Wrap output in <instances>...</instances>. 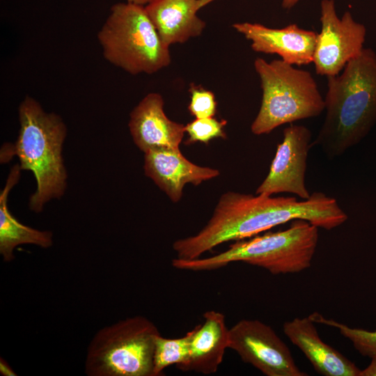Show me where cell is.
Here are the masks:
<instances>
[{"mask_svg":"<svg viewBox=\"0 0 376 376\" xmlns=\"http://www.w3.org/2000/svg\"><path fill=\"white\" fill-rule=\"evenodd\" d=\"M320 21L313 63L318 75L336 76L363 49L367 30L350 11L338 17L334 0L321 1Z\"/></svg>","mask_w":376,"mask_h":376,"instance_id":"8","label":"cell"},{"mask_svg":"<svg viewBox=\"0 0 376 376\" xmlns=\"http://www.w3.org/2000/svg\"><path fill=\"white\" fill-rule=\"evenodd\" d=\"M233 27L251 41V49L267 54H277L283 61L293 65L313 63L317 33L290 24L281 29L263 24L240 22Z\"/></svg>","mask_w":376,"mask_h":376,"instance_id":"11","label":"cell"},{"mask_svg":"<svg viewBox=\"0 0 376 376\" xmlns=\"http://www.w3.org/2000/svg\"><path fill=\"white\" fill-rule=\"evenodd\" d=\"M146 175L174 203L178 202L185 185H198L217 177V169L201 166L185 158L178 150L160 149L145 152Z\"/></svg>","mask_w":376,"mask_h":376,"instance_id":"13","label":"cell"},{"mask_svg":"<svg viewBox=\"0 0 376 376\" xmlns=\"http://www.w3.org/2000/svg\"><path fill=\"white\" fill-rule=\"evenodd\" d=\"M201 0H152L145 9L163 42L168 47L199 36L205 22L197 12Z\"/></svg>","mask_w":376,"mask_h":376,"instance_id":"16","label":"cell"},{"mask_svg":"<svg viewBox=\"0 0 376 376\" xmlns=\"http://www.w3.org/2000/svg\"><path fill=\"white\" fill-rule=\"evenodd\" d=\"M226 123L225 120H218L213 117L196 118L185 125V132L189 134V142L208 143L215 138L226 139L224 127Z\"/></svg>","mask_w":376,"mask_h":376,"instance_id":"20","label":"cell"},{"mask_svg":"<svg viewBox=\"0 0 376 376\" xmlns=\"http://www.w3.org/2000/svg\"><path fill=\"white\" fill-rule=\"evenodd\" d=\"M327 79L325 117L312 146L333 159L359 143L376 123V52L364 47L339 75Z\"/></svg>","mask_w":376,"mask_h":376,"instance_id":"2","label":"cell"},{"mask_svg":"<svg viewBox=\"0 0 376 376\" xmlns=\"http://www.w3.org/2000/svg\"><path fill=\"white\" fill-rule=\"evenodd\" d=\"M192 331L184 336L168 338L158 335L155 338L154 350V376H160L167 367L175 365L180 369L188 361Z\"/></svg>","mask_w":376,"mask_h":376,"instance_id":"18","label":"cell"},{"mask_svg":"<svg viewBox=\"0 0 376 376\" xmlns=\"http://www.w3.org/2000/svg\"><path fill=\"white\" fill-rule=\"evenodd\" d=\"M97 39L104 58L133 75L155 73L171 61L169 47L143 6L127 1L113 5Z\"/></svg>","mask_w":376,"mask_h":376,"instance_id":"6","label":"cell"},{"mask_svg":"<svg viewBox=\"0 0 376 376\" xmlns=\"http://www.w3.org/2000/svg\"><path fill=\"white\" fill-rule=\"evenodd\" d=\"M318 227L304 219H294L284 230L241 240L218 254L192 260L173 258L172 266L188 271H210L234 262H243L272 274L301 272L309 268L319 239Z\"/></svg>","mask_w":376,"mask_h":376,"instance_id":"4","label":"cell"},{"mask_svg":"<svg viewBox=\"0 0 376 376\" xmlns=\"http://www.w3.org/2000/svg\"><path fill=\"white\" fill-rule=\"evenodd\" d=\"M253 65L263 95L251 125L253 134H269L282 125L317 117L324 111V99L310 72L281 59L267 62L257 58Z\"/></svg>","mask_w":376,"mask_h":376,"instance_id":"5","label":"cell"},{"mask_svg":"<svg viewBox=\"0 0 376 376\" xmlns=\"http://www.w3.org/2000/svg\"><path fill=\"white\" fill-rule=\"evenodd\" d=\"M311 138V130L304 125L291 124L283 130V141L277 146L269 173L256 194L290 193L302 200L311 196L306 187L305 175Z\"/></svg>","mask_w":376,"mask_h":376,"instance_id":"10","label":"cell"},{"mask_svg":"<svg viewBox=\"0 0 376 376\" xmlns=\"http://www.w3.org/2000/svg\"><path fill=\"white\" fill-rule=\"evenodd\" d=\"M20 170L18 164L11 169L0 194V253L4 262H10L14 259L13 251L20 244H31L42 248H49L53 244L52 232L39 230L24 225L9 211L8 196L20 178Z\"/></svg>","mask_w":376,"mask_h":376,"instance_id":"17","label":"cell"},{"mask_svg":"<svg viewBox=\"0 0 376 376\" xmlns=\"http://www.w3.org/2000/svg\"><path fill=\"white\" fill-rule=\"evenodd\" d=\"M0 373L3 376L17 375L9 363L2 357L0 358Z\"/></svg>","mask_w":376,"mask_h":376,"instance_id":"22","label":"cell"},{"mask_svg":"<svg viewBox=\"0 0 376 376\" xmlns=\"http://www.w3.org/2000/svg\"><path fill=\"white\" fill-rule=\"evenodd\" d=\"M348 217L337 201L323 192L308 199L235 191L223 194L207 224L196 234L175 240L176 258L192 260L223 243L252 237L294 219H304L324 230L344 224Z\"/></svg>","mask_w":376,"mask_h":376,"instance_id":"1","label":"cell"},{"mask_svg":"<svg viewBox=\"0 0 376 376\" xmlns=\"http://www.w3.org/2000/svg\"><path fill=\"white\" fill-rule=\"evenodd\" d=\"M229 349L266 376H306L287 345L268 324L242 319L229 329Z\"/></svg>","mask_w":376,"mask_h":376,"instance_id":"9","label":"cell"},{"mask_svg":"<svg viewBox=\"0 0 376 376\" xmlns=\"http://www.w3.org/2000/svg\"><path fill=\"white\" fill-rule=\"evenodd\" d=\"M283 331L318 373L324 376H359L361 370L352 361L320 338L310 316L285 322Z\"/></svg>","mask_w":376,"mask_h":376,"instance_id":"14","label":"cell"},{"mask_svg":"<svg viewBox=\"0 0 376 376\" xmlns=\"http://www.w3.org/2000/svg\"><path fill=\"white\" fill-rule=\"evenodd\" d=\"M214 0H205L206 3L208 4ZM301 0H282L281 6L285 10H290L295 6Z\"/></svg>","mask_w":376,"mask_h":376,"instance_id":"24","label":"cell"},{"mask_svg":"<svg viewBox=\"0 0 376 376\" xmlns=\"http://www.w3.org/2000/svg\"><path fill=\"white\" fill-rule=\"evenodd\" d=\"M152 0H126L127 2L132 3L140 6H146Z\"/></svg>","mask_w":376,"mask_h":376,"instance_id":"25","label":"cell"},{"mask_svg":"<svg viewBox=\"0 0 376 376\" xmlns=\"http://www.w3.org/2000/svg\"><path fill=\"white\" fill-rule=\"evenodd\" d=\"M160 333L149 319L136 315L100 329L86 352L88 376H154V350Z\"/></svg>","mask_w":376,"mask_h":376,"instance_id":"7","label":"cell"},{"mask_svg":"<svg viewBox=\"0 0 376 376\" xmlns=\"http://www.w3.org/2000/svg\"><path fill=\"white\" fill-rule=\"evenodd\" d=\"M189 92L191 100L188 107L191 114L196 118L213 117L217 111L214 94L196 86H191Z\"/></svg>","mask_w":376,"mask_h":376,"instance_id":"21","label":"cell"},{"mask_svg":"<svg viewBox=\"0 0 376 376\" xmlns=\"http://www.w3.org/2000/svg\"><path fill=\"white\" fill-rule=\"evenodd\" d=\"M19 130L13 154L21 169L31 171L36 190L29 199V207L40 212L52 198H60L66 188L67 173L62 148L67 128L60 116L46 112L40 103L26 96L19 107Z\"/></svg>","mask_w":376,"mask_h":376,"instance_id":"3","label":"cell"},{"mask_svg":"<svg viewBox=\"0 0 376 376\" xmlns=\"http://www.w3.org/2000/svg\"><path fill=\"white\" fill-rule=\"evenodd\" d=\"M315 322L336 328L340 334L347 338L354 347L363 356L376 357V330L367 331L363 329L352 328L334 320L326 319L315 312L309 315Z\"/></svg>","mask_w":376,"mask_h":376,"instance_id":"19","label":"cell"},{"mask_svg":"<svg viewBox=\"0 0 376 376\" xmlns=\"http://www.w3.org/2000/svg\"><path fill=\"white\" fill-rule=\"evenodd\" d=\"M185 125L170 120L164 111V100L157 93L146 95L130 113L129 127L136 146L143 152L178 150Z\"/></svg>","mask_w":376,"mask_h":376,"instance_id":"12","label":"cell"},{"mask_svg":"<svg viewBox=\"0 0 376 376\" xmlns=\"http://www.w3.org/2000/svg\"><path fill=\"white\" fill-rule=\"evenodd\" d=\"M203 322L191 329L189 357L180 370L203 375L216 373L229 346V329L225 315L219 311H207Z\"/></svg>","mask_w":376,"mask_h":376,"instance_id":"15","label":"cell"},{"mask_svg":"<svg viewBox=\"0 0 376 376\" xmlns=\"http://www.w3.org/2000/svg\"><path fill=\"white\" fill-rule=\"evenodd\" d=\"M359 376H376V357L372 358L370 363L361 370Z\"/></svg>","mask_w":376,"mask_h":376,"instance_id":"23","label":"cell"}]
</instances>
